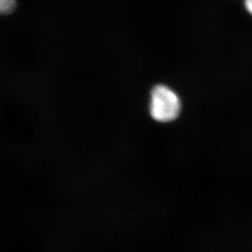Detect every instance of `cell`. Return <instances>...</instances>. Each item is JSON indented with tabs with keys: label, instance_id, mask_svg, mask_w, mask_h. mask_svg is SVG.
Returning <instances> with one entry per match:
<instances>
[{
	"label": "cell",
	"instance_id": "obj_1",
	"mask_svg": "<svg viewBox=\"0 0 252 252\" xmlns=\"http://www.w3.org/2000/svg\"><path fill=\"white\" fill-rule=\"evenodd\" d=\"M181 102L177 94L165 85H158L151 94L150 114L158 122L166 123L177 118Z\"/></svg>",
	"mask_w": 252,
	"mask_h": 252
},
{
	"label": "cell",
	"instance_id": "obj_2",
	"mask_svg": "<svg viewBox=\"0 0 252 252\" xmlns=\"http://www.w3.org/2000/svg\"><path fill=\"white\" fill-rule=\"evenodd\" d=\"M16 7V0H0V14H8Z\"/></svg>",
	"mask_w": 252,
	"mask_h": 252
},
{
	"label": "cell",
	"instance_id": "obj_3",
	"mask_svg": "<svg viewBox=\"0 0 252 252\" xmlns=\"http://www.w3.org/2000/svg\"><path fill=\"white\" fill-rule=\"evenodd\" d=\"M244 4H245L246 9L252 16V0H244Z\"/></svg>",
	"mask_w": 252,
	"mask_h": 252
}]
</instances>
